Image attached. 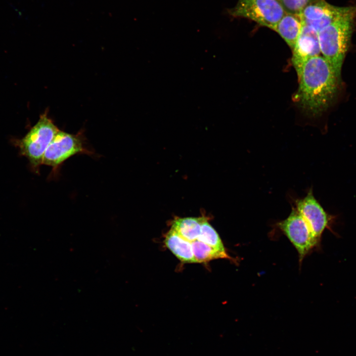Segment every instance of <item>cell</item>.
<instances>
[{
  "instance_id": "cell-1",
  "label": "cell",
  "mask_w": 356,
  "mask_h": 356,
  "mask_svg": "<svg viewBox=\"0 0 356 356\" xmlns=\"http://www.w3.org/2000/svg\"><path fill=\"white\" fill-rule=\"evenodd\" d=\"M299 86L295 99L307 113L317 115L334 99L338 78L330 65L319 55L308 59L298 76Z\"/></svg>"
},
{
  "instance_id": "cell-2",
  "label": "cell",
  "mask_w": 356,
  "mask_h": 356,
  "mask_svg": "<svg viewBox=\"0 0 356 356\" xmlns=\"http://www.w3.org/2000/svg\"><path fill=\"white\" fill-rule=\"evenodd\" d=\"M356 12L344 16L318 32L320 52L338 79Z\"/></svg>"
},
{
  "instance_id": "cell-3",
  "label": "cell",
  "mask_w": 356,
  "mask_h": 356,
  "mask_svg": "<svg viewBox=\"0 0 356 356\" xmlns=\"http://www.w3.org/2000/svg\"><path fill=\"white\" fill-rule=\"evenodd\" d=\"M59 130L47 115L44 114L27 134L16 142L20 154L28 159L36 170L42 165L44 154Z\"/></svg>"
},
{
  "instance_id": "cell-4",
  "label": "cell",
  "mask_w": 356,
  "mask_h": 356,
  "mask_svg": "<svg viewBox=\"0 0 356 356\" xmlns=\"http://www.w3.org/2000/svg\"><path fill=\"white\" fill-rule=\"evenodd\" d=\"M273 226L283 233L295 247L298 253L300 265L314 247L319 245L320 242L305 219L293 206L288 217L277 222Z\"/></svg>"
},
{
  "instance_id": "cell-5",
  "label": "cell",
  "mask_w": 356,
  "mask_h": 356,
  "mask_svg": "<svg viewBox=\"0 0 356 356\" xmlns=\"http://www.w3.org/2000/svg\"><path fill=\"white\" fill-rule=\"evenodd\" d=\"M229 13L232 16L251 20L274 31L286 12L278 0H238Z\"/></svg>"
},
{
  "instance_id": "cell-6",
  "label": "cell",
  "mask_w": 356,
  "mask_h": 356,
  "mask_svg": "<svg viewBox=\"0 0 356 356\" xmlns=\"http://www.w3.org/2000/svg\"><path fill=\"white\" fill-rule=\"evenodd\" d=\"M291 206L294 207L307 222L313 235L320 242L326 228L331 230V223L335 217L327 213L315 199L313 189L309 188L302 198L290 197Z\"/></svg>"
},
{
  "instance_id": "cell-7",
  "label": "cell",
  "mask_w": 356,
  "mask_h": 356,
  "mask_svg": "<svg viewBox=\"0 0 356 356\" xmlns=\"http://www.w3.org/2000/svg\"><path fill=\"white\" fill-rule=\"evenodd\" d=\"M80 153H91L85 146L81 136L59 130L44 154L42 165L56 169L65 161Z\"/></svg>"
},
{
  "instance_id": "cell-8",
  "label": "cell",
  "mask_w": 356,
  "mask_h": 356,
  "mask_svg": "<svg viewBox=\"0 0 356 356\" xmlns=\"http://www.w3.org/2000/svg\"><path fill=\"white\" fill-rule=\"evenodd\" d=\"M356 12V6L338 7L325 0H316L307 5L299 14L303 24L318 32L337 19Z\"/></svg>"
},
{
  "instance_id": "cell-9",
  "label": "cell",
  "mask_w": 356,
  "mask_h": 356,
  "mask_svg": "<svg viewBox=\"0 0 356 356\" xmlns=\"http://www.w3.org/2000/svg\"><path fill=\"white\" fill-rule=\"evenodd\" d=\"M320 52L318 32L303 25L293 48L292 61L298 76L305 63L308 59L319 55Z\"/></svg>"
},
{
  "instance_id": "cell-10",
  "label": "cell",
  "mask_w": 356,
  "mask_h": 356,
  "mask_svg": "<svg viewBox=\"0 0 356 356\" xmlns=\"http://www.w3.org/2000/svg\"><path fill=\"white\" fill-rule=\"evenodd\" d=\"M303 25L299 14L286 12L277 23L274 31L293 49Z\"/></svg>"
},
{
  "instance_id": "cell-11",
  "label": "cell",
  "mask_w": 356,
  "mask_h": 356,
  "mask_svg": "<svg viewBox=\"0 0 356 356\" xmlns=\"http://www.w3.org/2000/svg\"><path fill=\"white\" fill-rule=\"evenodd\" d=\"M164 243L166 246L181 262L185 263H196L191 242L183 238L172 228L167 233Z\"/></svg>"
},
{
  "instance_id": "cell-12",
  "label": "cell",
  "mask_w": 356,
  "mask_h": 356,
  "mask_svg": "<svg viewBox=\"0 0 356 356\" xmlns=\"http://www.w3.org/2000/svg\"><path fill=\"white\" fill-rule=\"evenodd\" d=\"M205 220L203 217L178 218L173 222L171 228L183 238L192 242L198 238L202 224Z\"/></svg>"
},
{
  "instance_id": "cell-13",
  "label": "cell",
  "mask_w": 356,
  "mask_h": 356,
  "mask_svg": "<svg viewBox=\"0 0 356 356\" xmlns=\"http://www.w3.org/2000/svg\"><path fill=\"white\" fill-rule=\"evenodd\" d=\"M191 245L196 263H205L217 259H232L227 252H221L198 240L192 242Z\"/></svg>"
},
{
  "instance_id": "cell-14",
  "label": "cell",
  "mask_w": 356,
  "mask_h": 356,
  "mask_svg": "<svg viewBox=\"0 0 356 356\" xmlns=\"http://www.w3.org/2000/svg\"><path fill=\"white\" fill-rule=\"evenodd\" d=\"M197 240L221 252L226 253L219 234L206 219L202 224L200 234Z\"/></svg>"
},
{
  "instance_id": "cell-15",
  "label": "cell",
  "mask_w": 356,
  "mask_h": 356,
  "mask_svg": "<svg viewBox=\"0 0 356 356\" xmlns=\"http://www.w3.org/2000/svg\"><path fill=\"white\" fill-rule=\"evenodd\" d=\"M316 0H279L287 13L299 14L309 3Z\"/></svg>"
},
{
  "instance_id": "cell-16",
  "label": "cell",
  "mask_w": 356,
  "mask_h": 356,
  "mask_svg": "<svg viewBox=\"0 0 356 356\" xmlns=\"http://www.w3.org/2000/svg\"></svg>"
}]
</instances>
